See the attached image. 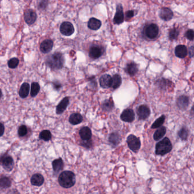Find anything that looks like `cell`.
Returning <instances> with one entry per match:
<instances>
[{
	"mask_svg": "<svg viewBox=\"0 0 194 194\" xmlns=\"http://www.w3.org/2000/svg\"><path fill=\"white\" fill-rule=\"evenodd\" d=\"M83 118L82 115L79 113H73L70 116L69 118V121L72 125H76L82 123L83 121Z\"/></svg>",
	"mask_w": 194,
	"mask_h": 194,
	"instance_id": "cell-24",
	"label": "cell"
},
{
	"mask_svg": "<svg viewBox=\"0 0 194 194\" xmlns=\"http://www.w3.org/2000/svg\"><path fill=\"white\" fill-rule=\"evenodd\" d=\"M185 36L188 40L192 41L194 40V31H193V30L190 29V30H187L185 34Z\"/></svg>",
	"mask_w": 194,
	"mask_h": 194,
	"instance_id": "cell-40",
	"label": "cell"
},
{
	"mask_svg": "<svg viewBox=\"0 0 194 194\" xmlns=\"http://www.w3.org/2000/svg\"><path fill=\"white\" fill-rule=\"evenodd\" d=\"M8 64L10 68H16L19 64V60L17 58H13L8 61Z\"/></svg>",
	"mask_w": 194,
	"mask_h": 194,
	"instance_id": "cell-35",
	"label": "cell"
},
{
	"mask_svg": "<svg viewBox=\"0 0 194 194\" xmlns=\"http://www.w3.org/2000/svg\"><path fill=\"white\" fill-rule=\"evenodd\" d=\"M27 133H28V129H27V127L26 126L22 125L19 127L18 133L20 137H23L24 135H26Z\"/></svg>",
	"mask_w": 194,
	"mask_h": 194,
	"instance_id": "cell-38",
	"label": "cell"
},
{
	"mask_svg": "<svg viewBox=\"0 0 194 194\" xmlns=\"http://www.w3.org/2000/svg\"><path fill=\"white\" fill-rule=\"evenodd\" d=\"M102 109L105 112H109L113 110L114 108V103L113 100L111 99L105 100L102 104Z\"/></svg>",
	"mask_w": 194,
	"mask_h": 194,
	"instance_id": "cell-27",
	"label": "cell"
},
{
	"mask_svg": "<svg viewBox=\"0 0 194 194\" xmlns=\"http://www.w3.org/2000/svg\"><path fill=\"white\" fill-rule=\"evenodd\" d=\"M121 135L118 132H113L109 137V142L113 147L117 146L121 142Z\"/></svg>",
	"mask_w": 194,
	"mask_h": 194,
	"instance_id": "cell-19",
	"label": "cell"
},
{
	"mask_svg": "<svg viewBox=\"0 0 194 194\" xmlns=\"http://www.w3.org/2000/svg\"><path fill=\"white\" fill-rule=\"evenodd\" d=\"M64 63V58L62 54L56 52L48 56L46 59V63L48 67L53 70H58L62 68Z\"/></svg>",
	"mask_w": 194,
	"mask_h": 194,
	"instance_id": "cell-1",
	"label": "cell"
},
{
	"mask_svg": "<svg viewBox=\"0 0 194 194\" xmlns=\"http://www.w3.org/2000/svg\"><path fill=\"white\" fill-rule=\"evenodd\" d=\"M58 181L60 185L63 188H71L75 184V175L71 171H64L60 174Z\"/></svg>",
	"mask_w": 194,
	"mask_h": 194,
	"instance_id": "cell-2",
	"label": "cell"
},
{
	"mask_svg": "<svg viewBox=\"0 0 194 194\" xmlns=\"http://www.w3.org/2000/svg\"><path fill=\"white\" fill-rule=\"evenodd\" d=\"M101 26V22L96 18H91L88 21V27L92 30H97Z\"/></svg>",
	"mask_w": 194,
	"mask_h": 194,
	"instance_id": "cell-21",
	"label": "cell"
},
{
	"mask_svg": "<svg viewBox=\"0 0 194 194\" xmlns=\"http://www.w3.org/2000/svg\"><path fill=\"white\" fill-rule=\"evenodd\" d=\"M187 54V48L184 45H178L175 48V55L179 58H184Z\"/></svg>",
	"mask_w": 194,
	"mask_h": 194,
	"instance_id": "cell-18",
	"label": "cell"
},
{
	"mask_svg": "<svg viewBox=\"0 0 194 194\" xmlns=\"http://www.w3.org/2000/svg\"><path fill=\"white\" fill-rule=\"evenodd\" d=\"M52 135L51 132L48 130H44L40 132V139H43L45 141H48L51 139Z\"/></svg>",
	"mask_w": 194,
	"mask_h": 194,
	"instance_id": "cell-32",
	"label": "cell"
},
{
	"mask_svg": "<svg viewBox=\"0 0 194 194\" xmlns=\"http://www.w3.org/2000/svg\"><path fill=\"white\" fill-rule=\"evenodd\" d=\"M60 32L65 36H71L75 32V28L70 22H64L60 26Z\"/></svg>",
	"mask_w": 194,
	"mask_h": 194,
	"instance_id": "cell-6",
	"label": "cell"
},
{
	"mask_svg": "<svg viewBox=\"0 0 194 194\" xmlns=\"http://www.w3.org/2000/svg\"><path fill=\"white\" fill-rule=\"evenodd\" d=\"M122 83L121 77L119 74H115V75L112 78V84L111 87L113 89H117L121 86Z\"/></svg>",
	"mask_w": 194,
	"mask_h": 194,
	"instance_id": "cell-26",
	"label": "cell"
},
{
	"mask_svg": "<svg viewBox=\"0 0 194 194\" xmlns=\"http://www.w3.org/2000/svg\"><path fill=\"white\" fill-rule=\"evenodd\" d=\"M102 49L97 46H93L89 49V55L92 59H96L102 55Z\"/></svg>",
	"mask_w": 194,
	"mask_h": 194,
	"instance_id": "cell-16",
	"label": "cell"
},
{
	"mask_svg": "<svg viewBox=\"0 0 194 194\" xmlns=\"http://www.w3.org/2000/svg\"><path fill=\"white\" fill-rule=\"evenodd\" d=\"M137 114L138 115L139 120H145L150 116V108L145 105H140L137 109Z\"/></svg>",
	"mask_w": 194,
	"mask_h": 194,
	"instance_id": "cell-9",
	"label": "cell"
},
{
	"mask_svg": "<svg viewBox=\"0 0 194 194\" xmlns=\"http://www.w3.org/2000/svg\"><path fill=\"white\" fill-rule=\"evenodd\" d=\"M44 182V177L40 174L33 175L31 178V183L34 186H40Z\"/></svg>",
	"mask_w": 194,
	"mask_h": 194,
	"instance_id": "cell-23",
	"label": "cell"
},
{
	"mask_svg": "<svg viewBox=\"0 0 194 194\" xmlns=\"http://www.w3.org/2000/svg\"><path fill=\"white\" fill-rule=\"evenodd\" d=\"M30 90V85L27 83H24L22 84L20 88L19 95L21 98H26L28 95Z\"/></svg>",
	"mask_w": 194,
	"mask_h": 194,
	"instance_id": "cell-28",
	"label": "cell"
},
{
	"mask_svg": "<svg viewBox=\"0 0 194 194\" xmlns=\"http://www.w3.org/2000/svg\"><path fill=\"white\" fill-rule=\"evenodd\" d=\"M177 104L179 108L181 110H185L189 105V98L186 96L182 95L179 96L177 101Z\"/></svg>",
	"mask_w": 194,
	"mask_h": 194,
	"instance_id": "cell-14",
	"label": "cell"
},
{
	"mask_svg": "<svg viewBox=\"0 0 194 194\" xmlns=\"http://www.w3.org/2000/svg\"><path fill=\"white\" fill-rule=\"evenodd\" d=\"M48 0H40L38 4V9L41 10H45L48 7Z\"/></svg>",
	"mask_w": 194,
	"mask_h": 194,
	"instance_id": "cell-37",
	"label": "cell"
},
{
	"mask_svg": "<svg viewBox=\"0 0 194 194\" xmlns=\"http://www.w3.org/2000/svg\"><path fill=\"white\" fill-rule=\"evenodd\" d=\"M139 71V68L136 64L133 62H131L127 64L125 67V72L130 76H135Z\"/></svg>",
	"mask_w": 194,
	"mask_h": 194,
	"instance_id": "cell-22",
	"label": "cell"
},
{
	"mask_svg": "<svg viewBox=\"0 0 194 194\" xmlns=\"http://www.w3.org/2000/svg\"><path fill=\"white\" fill-rule=\"evenodd\" d=\"M11 186V181L7 177L0 178V187L3 188H6Z\"/></svg>",
	"mask_w": 194,
	"mask_h": 194,
	"instance_id": "cell-33",
	"label": "cell"
},
{
	"mask_svg": "<svg viewBox=\"0 0 194 194\" xmlns=\"http://www.w3.org/2000/svg\"><path fill=\"white\" fill-rule=\"evenodd\" d=\"M52 165L54 171L58 173L63 169V161L61 158L57 159L52 162Z\"/></svg>",
	"mask_w": 194,
	"mask_h": 194,
	"instance_id": "cell-25",
	"label": "cell"
},
{
	"mask_svg": "<svg viewBox=\"0 0 194 194\" xmlns=\"http://www.w3.org/2000/svg\"><path fill=\"white\" fill-rule=\"evenodd\" d=\"M135 16V12L133 10H129L126 13V17L127 18H131Z\"/></svg>",
	"mask_w": 194,
	"mask_h": 194,
	"instance_id": "cell-41",
	"label": "cell"
},
{
	"mask_svg": "<svg viewBox=\"0 0 194 194\" xmlns=\"http://www.w3.org/2000/svg\"><path fill=\"white\" fill-rule=\"evenodd\" d=\"M54 42L52 40L50 39L44 40L40 44V50L44 54H48L51 51Z\"/></svg>",
	"mask_w": 194,
	"mask_h": 194,
	"instance_id": "cell-12",
	"label": "cell"
},
{
	"mask_svg": "<svg viewBox=\"0 0 194 194\" xmlns=\"http://www.w3.org/2000/svg\"><path fill=\"white\" fill-rule=\"evenodd\" d=\"M124 21V13L122 5L118 4L116 7V11L113 19V22L116 25H120Z\"/></svg>",
	"mask_w": 194,
	"mask_h": 194,
	"instance_id": "cell-10",
	"label": "cell"
},
{
	"mask_svg": "<svg viewBox=\"0 0 194 194\" xmlns=\"http://www.w3.org/2000/svg\"><path fill=\"white\" fill-rule=\"evenodd\" d=\"M173 148L170 140L165 137L157 143L155 146V153L159 155H163L170 153Z\"/></svg>",
	"mask_w": 194,
	"mask_h": 194,
	"instance_id": "cell-3",
	"label": "cell"
},
{
	"mask_svg": "<svg viewBox=\"0 0 194 194\" xmlns=\"http://www.w3.org/2000/svg\"><path fill=\"white\" fill-rule=\"evenodd\" d=\"M0 164L6 170L10 171L13 169L14 165V161L11 157L5 155L0 159Z\"/></svg>",
	"mask_w": 194,
	"mask_h": 194,
	"instance_id": "cell-7",
	"label": "cell"
},
{
	"mask_svg": "<svg viewBox=\"0 0 194 194\" xmlns=\"http://www.w3.org/2000/svg\"><path fill=\"white\" fill-rule=\"evenodd\" d=\"M69 103H70L69 97H64L56 107V113L58 115H60L63 113L64 111L66 109L68 105H69Z\"/></svg>",
	"mask_w": 194,
	"mask_h": 194,
	"instance_id": "cell-17",
	"label": "cell"
},
{
	"mask_svg": "<svg viewBox=\"0 0 194 194\" xmlns=\"http://www.w3.org/2000/svg\"><path fill=\"white\" fill-rule=\"evenodd\" d=\"M1 96H2V92H1V91L0 89V98L1 97Z\"/></svg>",
	"mask_w": 194,
	"mask_h": 194,
	"instance_id": "cell-44",
	"label": "cell"
},
{
	"mask_svg": "<svg viewBox=\"0 0 194 194\" xmlns=\"http://www.w3.org/2000/svg\"><path fill=\"white\" fill-rule=\"evenodd\" d=\"M5 127L4 125L1 123H0V137L4 135Z\"/></svg>",
	"mask_w": 194,
	"mask_h": 194,
	"instance_id": "cell-42",
	"label": "cell"
},
{
	"mask_svg": "<svg viewBox=\"0 0 194 194\" xmlns=\"http://www.w3.org/2000/svg\"><path fill=\"white\" fill-rule=\"evenodd\" d=\"M24 17L25 22L29 25H32L34 24L37 18V15L36 12L30 9L25 10Z\"/></svg>",
	"mask_w": 194,
	"mask_h": 194,
	"instance_id": "cell-8",
	"label": "cell"
},
{
	"mask_svg": "<svg viewBox=\"0 0 194 194\" xmlns=\"http://www.w3.org/2000/svg\"><path fill=\"white\" fill-rule=\"evenodd\" d=\"M80 138L82 140H88L91 139L92 131L91 129L87 127H83L79 131Z\"/></svg>",
	"mask_w": 194,
	"mask_h": 194,
	"instance_id": "cell-20",
	"label": "cell"
},
{
	"mask_svg": "<svg viewBox=\"0 0 194 194\" xmlns=\"http://www.w3.org/2000/svg\"><path fill=\"white\" fill-rule=\"evenodd\" d=\"M120 118L124 122L131 123L135 120V112L131 109H126L123 111L120 116Z\"/></svg>",
	"mask_w": 194,
	"mask_h": 194,
	"instance_id": "cell-11",
	"label": "cell"
},
{
	"mask_svg": "<svg viewBox=\"0 0 194 194\" xmlns=\"http://www.w3.org/2000/svg\"><path fill=\"white\" fill-rule=\"evenodd\" d=\"M100 85L104 89L111 87L112 84V77L109 75L105 74L101 76L99 79Z\"/></svg>",
	"mask_w": 194,
	"mask_h": 194,
	"instance_id": "cell-15",
	"label": "cell"
},
{
	"mask_svg": "<svg viewBox=\"0 0 194 194\" xmlns=\"http://www.w3.org/2000/svg\"><path fill=\"white\" fill-rule=\"evenodd\" d=\"M127 143L129 148L134 152H137L141 148V141L139 138L135 135H129L127 138Z\"/></svg>",
	"mask_w": 194,
	"mask_h": 194,
	"instance_id": "cell-4",
	"label": "cell"
},
{
	"mask_svg": "<svg viewBox=\"0 0 194 194\" xmlns=\"http://www.w3.org/2000/svg\"><path fill=\"white\" fill-rule=\"evenodd\" d=\"M159 16L161 19L165 21H169L173 17V12L170 9L168 8H163L159 13Z\"/></svg>",
	"mask_w": 194,
	"mask_h": 194,
	"instance_id": "cell-13",
	"label": "cell"
},
{
	"mask_svg": "<svg viewBox=\"0 0 194 194\" xmlns=\"http://www.w3.org/2000/svg\"><path fill=\"white\" fill-rule=\"evenodd\" d=\"M178 135L180 139L183 141H185V140H187V139L188 138V131L186 127H183L179 131Z\"/></svg>",
	"mask_w": 194,
	"mask_h": 194,
	"instance_id": "cell-30",
	"label": "cell"
},
{
	"mask_svg": "<svg viewBox=\"0 0 194 194\" xmlns=\"http://www.w3.org/2000/svg\"><path fill=\"white\" fill-rule=\"evenodd\" d=\"M165 116L162 115L159 118L157 119L155 121L154 123L152 124L151 127L152 129H156V128L159 127H161L163 123L165 122Z\"/></svg>",
	"mask_w": 194,
	"mask_h": 194,
	"instance_id": "cell-31",
	"label": "cell"
},
{
	"mask_svg": "<svg viewBox=\"0 0 194 194\" xmlns=\"http://www.w3.org/2000/svg\"><path fill=\"white\" fill-rule=\"evenodd\" d=\"M179 34V32L178 30V29H177L175 28L171 29L169 32V39L171 40H176Z\"/></svg>",
	"mask_w": 194,
	"mask_h": 194,
	"instance_id": "cell-36",
	"label": "cell"
},
{
	"mask_svg": "<svg viewBox=\"0 0 194 194\" xmlns=\"http://www.w3.org/2000/svg\"><path fill=\"white\" fill-rule=\"evenodd\" d=\"M80 145L83 147L89 149V148H91L92 146V142L91 139L88 140H83V141L81 143Z\"/></svg>",
	"mask_w": 194,
	"mask_h": 194,
	"instance_id": "cell-39",
	"label": "cell"
},
{
	"mask_svg": "<svg viewBox=\"0 0 194 194\" xmlns=\"http://www.w3.org/2000/svg\"><path fill=\"white\" fill-rule=\"evenodd\" d=\"M158 34V26L156 24L148 25L145 29V35L150 40H153L157 38Z\"/></svg>",
	"mask_w": 194,
	"mask_h": 194,
	"instance_id": "cell-5",
	"label": "cell"
},
{
	"mask_svg": "<svg viewBox=\"0 0 194 194\" xmlns=\"http://www.w3.org/2000/svg\"><path fill=\"white\" fill-rule=\"evenodd\" d=\"M166 133V128L165 127H160L154 134V139L155 141H158L159 139H162L163 137L165 135Z\"/></svg>",
	"mask_w": 194,
	"mask_h": 194,
	"instance_id": "cell-29",
	"label": "cell"
},
{
	"mask_svg": "<svg viewBox=\"0 0 194 194\" xmlns=\"http://www.w3.org/2000/svg\"><path fill=\"white\" fill-rule=\"evenodd\" d=\"M40 89V86L38 83H32L31 88V96L32 97H35L39 93Z\"/></svg>",
	"mask_w": 194,
	"mask_h": 194,
	"instance_id": "cell-34",
	"label": "cell"
},
{
	"mask_svg": "<svg viewBox=\"0 0 194 194\" xmlns=\"http://www.w3.org/2000/svg\"><path fill=\"white\" fill-rule=\"evenodd\" d=\"M194 46H192L190 48V51H189V54H190L191 57H193V56H194Z\"/></svg>",
	"mask_w": 194,
	"mask_h": 194,
	"instance_id": "cell-43",
	"label": "cell"
}]
</instances>
